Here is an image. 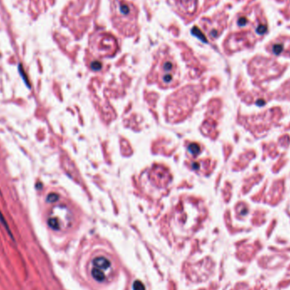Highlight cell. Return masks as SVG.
<instances>
[{
    "mask_svg": "<svg viewBox=\"0 0 290 290\" xmlns=\"http://www.w3.org/2000/svg\"><path fill=\"white\" fill-rule=\"evenodd\" d=\"M266 31H267V27L265 26H259L258 28L256 29V32L258 34H260V35L265 33Z\"/></svg>",
    "mask_w": 290,
    "mask_h": 290,
    "instance_id": "obj_10",
    "label": "cell"
},
{
    "mask_svg": "<svg viewBox=\"0 0 290 290\" xmlns=\"http://www.w3.org/2000/svg\"><path fill=\"white\" fill-rule=\"evenodd\" d=\"M246 23H247V20H246L245 18H240V19L238 20V26H240V27L245 26Z\"/></svg>",
    "mask_w": 290,
    "mask_h": 290,
    "instance_id": "obj_12",
    "label": "cell"
},
{
    "mask_svg": "<svg viewBox=\"0 0 290 290\" xmlns=\"http://www.w3.org/2000/svg\"><path fill=\"white\" fill-rule=\"evenodd\" d=\"M0 221H1V222L3 223V225L4 226V227L7 229V231H8V232H9V234L12 237V235H11V232H10V230H9V225H8V223H7V222L5 221V219H4V217L3 216V215H2V213L0 212Z\"/></svg>",
    "mask_w": 290,
    "mask_h": 290,
    "instance_id": "obj_8",
    "label": "cell"
},
{
    "mask_svg": "<svg viewBox=\"0 0 290 290\" xmlns=\"http://www.w3.org/2000/svg\"><path fill=\"white\" fill-rule=\"evenodd\" d=\"M177 69L176 63L170 58L165 59L159 68V82L161 86L171 87L176 84L177 80Z\"/></svg>",
    "mask_w": 290,
    "mask_h": 290,
    "instance_id": "obj_3",
    "label": "cell"
},
{
    "mask_svg": "<svg viewBox=\"0 0 290 290\" xmlns=\"http://www.w3.org/2000/svg\"><path fill=\"white\" fill-rule=\"evenodd\" d=\"M283 51V46L282 45H275L273 48V52L276 54H279Z\"/></svg>",
    "mask_w": 290,
    "mask_h": 290,
    "instance_id": "obj_11",
    "label": "cell"
},
{
    "mask_svg": "<svg viewBox=\"0 0 290 290\" xmlns=\"http://www.w3.org/2000/svg\"><path fill=\"white\" fill-rule=\"evenodd\" d=\"M188 150V153H190L193 156H194L200 153V147L197 143H193V144H190Z\"/></svg>",
    "mask_w": 290,
    "mask_h": 290,
    "instance_id": "obj_4",
    "label": "cell"
},
{
    "mask_svg": "<svg viewBox=\"0 0 290 290\" xmlns=\"http://www.w3.org/2000/svg\"><path fill=\"white\" fill-rule=\"evenodd\" d=\"M114 21L122 32H131L135 27L137 10L134 5L126 0H114L113 3Z\"/></svg>",
    "mask_w": 290,
    "mask_h": 290,
    "instance_id": "obj_1",
    "label": "cell"
},
{
    "mask_svg": "<svg viewBox=\"0 0 290 290\" xmlns=\"http://www.w3.org/2000/svg\"><path fill=\"white\" fill-rule=\"evenodd\" d=\"M102 65H101V63L98 62V61H94L92 64H91V68L92 70H99L101 69Z\"/></svg>",
    "mask_w": 290,
    "mask_h": 290,
    "instance_id": "obj_9",
    "label": "cell"
},
{
    "mask_svg": "<svg viewBox=\"0 0 290 290\" xmlns=\"http://www.w3.org/2000/svg\"><path fill=\"white\" fill-rule=\"evenodd\" d=\"M18 70H19V73H20L21 76L22 77L23 81L25 82L26 85H27L28 88H30V85H29V82H28L27 76H26V74H25V72H24V70H23V68H22V65H21V64L18 65Z\"/></svg>",
    "mask_w": 290,
    "mask_h": 290,
    "instance_id": "obj_5",
    "label": "cell"
},
{
    "mask_svg": "<svg viewBox=\"0 0 290 290\" xmlns=\"http://www.w3.org/2000/svg\"><path fill=\"white\" fill-rule=\"evenodd\" d=\"M132 289L133 290H145V286L141 281H135L132 285Z\"/></svg>",
    "mask_w": 290,
    "mask_h": 290,
    "instance_id": "obj_6",
    "label": "cell"
},
{
    "mask_svg": "<svg viewBox=\"0 0 290 290\" xmlns=\"http://www.w3.org/2000/svg\"><path fill=\"white\" fill-rule=\"evenodd\" d=\"M115 271L114 263L105 255H97L92 259L89 265L91 277L98 283H104L111 280Z\"/></svg>",
    "mask_w": 290,
    "mask_h": 290,
    "instance_id": "obj_2",
    "label": "cell"
},
{
    "mask_svg": "<svg viewBox=\"0 0 290 290\" xmlns=\"http://www.w3.org/2000/svg\"><path fill=\"white\" fill-rule=\"evenodd\" d=\"M47 199H48V202L54 203V202H55V201H57V200L59 199V195L56 194V193H50V194L48 196Z\"/></svg>",
    "mask_w": 290,
    "mask_h": 290,
    "instance_id": "obj_7",
    "label": "cell"
}]
</instances>
